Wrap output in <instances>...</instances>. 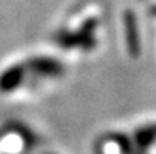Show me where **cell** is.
<instances>
[{
	"label": "cell",
	"mask_w": 156,
	"mask_h": 154,
	"mask_svg": "<svg viewBox=\"0 0 156 154\" xmlns=\"http://www.w3.org/2000/svg\"><path fill=\"white\" fill-rule=\"evenodd\" d=\"M156 142V124L144 125L135 132V144L140 148H149Z\"/></svg>",
	"instance_id": "5"
},
{
	"label": "cell",
	"mask_w": 156,
	"mask_h": 154,
	"mask_svg": "<svg viewBox=\"0 0 156 154\" xmlns=\"http://www.w3.org/2000/svg\"><path fill=\"white\" fill-rule=\"evenodd\" d=\"M124 36H126V46L127 51L132 57H138L141 51V41H140V32L136 18L132 12H126L124 15Z\"/></svg>",
	"instance_id": "4"
},
{
	"label": "cell",
	"mask_w": 156,
	"mask_h": 154,
	"mask_svg": "<svg viewBox=\"0 0 156 154\" xmlns=\"http://www.w3.org/2000/svg\"><path fill=\"white\" fill-rule=\"evenodd\" d=\"M27 67L26 63H17L5 70L0 76V91L2 92H12L15 91L26 79Z\"/></svg>",
	"instance_id": "3"
},
{
	"label": "cell",
	"mask_w": 156,
	"mask_h": 154,
	"mask_svg": "<svg viewBox=\"0 0 156 154\" xmlns=\"http://www.w3.org/2000/svg\"><path fill=\"white\" fill-rule=\"evenodd\" d=\"M152 12H153V14H155V15H156V6H155V8H153V9H152Z\"/></svg>",
	"instance_id": "7"
},
{
	"label": "cell",
	"mask_w": 156,
	"mask_h": 154,
	"mask_svg": "<svg viewBox=\"0 0 156 154\" xmlns=\"http://www.w3.org/2000/svg\"><path fill=\"white\" fill-rule=\"evenodd\" d=\"M27 71L40 76V77H59L64 74V65L55 59L47 56H35L24 62Z\"/></svg>",
	"instance_id": "2"
},
{
	"label": "cell",
	"mask_w": 156,
	"mask_h": 154,
	"mask_svg": "<svg viewBox=\"0 0 156 154\" xmlns=\"http://www.w3.org/2000/svg\"><path fill=\"white\" fill-rule=\"evenodd\" d=\"M97 20L91 18L82 24L77 30H65L59 32L55 36V43L62 49H82V50H91L96 47V32Z\"/></svg>",
	"instance_id": "1"
},
{
	"label": "cell",
	"mask_w": 156,
	"mask_h": 154,
	"mask_svg": "<svg viewBox=\"0 0 156 154\" xmlns=\"http://www.w3.org/2000/svg\"><path fill=\"white\" fill-rule=\"evenodd\" d=\"M112 141L118 145L121 154H146L143 151V148H140L136 144H133L127 136L124 135H120V133H114L112 136Z\"/></svg>",
	"instance_id": "6"
}]
</instances>
